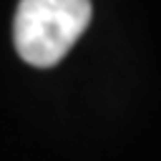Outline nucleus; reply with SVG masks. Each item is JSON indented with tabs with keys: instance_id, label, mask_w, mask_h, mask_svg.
Instances as JSON below:
<instances>
[{
	"instance_id": "nucleus-1",
	"label": "nucleus",
	"mask_w": 161,
	"mask_h": 161,
	"mask_svg": "<svg viewBox=\"0 0 161 161\" xmlns=\"http://www.w3.org/2000/svg\"><path fill=\"white\" fill-rule=\"evenodd\" d=\"M91 0H20L13 40L18 55L35 65H55L91 23Z\"/></svg>"
}]
</instances>
